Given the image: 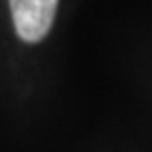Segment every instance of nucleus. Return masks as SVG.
Returning <instances> with one entry per match:
<instances>
[{
    "label": "nucleus",
    "instance_id": "f257e3e1",
    "mask_svg": "<svg viewBox=\"0 0 152 152\" xmlns=\"http://www.w3.org/2000/svg\"><path fill=\"white\" fill-rule=\"evenodd\" d=\"M10 10L18 36L26 42H38L50 32L57 0H10Z\"/></svg>",
    "mask_w": 152,
    "mask_h": 152
}]
</instances>
